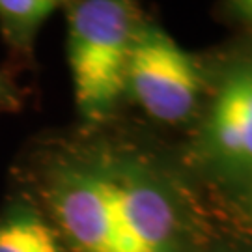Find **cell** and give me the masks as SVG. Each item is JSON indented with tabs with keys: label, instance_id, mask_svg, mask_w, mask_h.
Wrapping results in <instances>:
<instances>
[{
	"label": "cell",
	"instance_id": "1",
	"mask_svg": "<svg viewBox=\"0 0 252 252\" xmlns=\"http://www.w3.org/2000/svg\"><path fill=\"white\" fill-rule=\"evenodd\" d=\"M43 192L75 252H206L217 202L180 152L84 126L41 155Z\"/></svg>",
	"mask_w": 252,
	"mask_h": 252
},
{
	"label": "cell",
	"instance_id": "2",
	"mask_svg": "<svg viewBox=\"0 0 252 252\" xmlns=\"http://www.w3.org/2000/svg\"><path fill=\"white\" fill-rule=\"evenodd\" d=\"M209 62V84L181 155L217 204L252 183V36L243 34Z\"/></svg>",
	"mask_w": 252,
	"mask_h": 252
},
{
	"label": "cell",
	"instance_id": "3",
	"mask_svg": "<svg viewBox=\"0 0 252 252\" xmlns=\"http://www.w3.org/2000/svg\"><path fill=\"white\" fill-rule=\"evenodd\" d=\"M67 62L82 126H103L124 103L129 53L144 13L138 0H67Z\"/></svg>",
	"mask_w": 252,
	"mask_h": 252
},
{
	"label": "cell",
	"instance_id": "4",
	"mask_svg": "<svg viewBox=\"0 0 252 252\" xmlns=\"http://www.w3.org/2000/svg\"><path fill=\"white\" fill-rule=\"evenodd\" d=\"M207 84V56L189 53L144 17L127 60L124 101H131L155 124L189 129L204 105Z\"/></svg>",
	"mask_w": 252,
	"mask_h": 252
},
{
	"label": "cell",
	"instance_id": "5",
	"mask_svg": "<svg viewBox=\"0 0 252 252\" xmlns=\"http://www.w3.org/2000/svg\"><path fill=\"white\" fill-rule=\"evenodd\" d=\"M67 0H0V34L11 53L32 58L41 25Z\"/></svg>",
	"mask_w": 252,
	"mask_h": 252
},
{
	"label": "cell",
	"instance_id": "6",
	"mask_svg": "<svg viewBox=\"0 0 252 252\" xmlns=\"http://www.w3.org/2000/svg\"><path fill=\"white\" fill-rule=\"evenodd\" d=\"M0 252H63L51 226L32 211H17L0 222Z\"/></svg>",
	"mask_w": 252,
	"mask_h": 252
},
{
	"label": "cell",
	"instance_id": "7",
	"mask_svg": "<svg viewBox=\"0 0 252 252\" xmlns=\"http://www.w3.org/2000/svg\"><path fill=\"white\" fill-rule=\"evenodd\" d=\"M206 252H252V232L217 204L215 226Z\"/></svg>",
	"mask_w": 252,
	"mask_h": 252
},
{
	"label": "cell",
	"instance_id": "8",
	"mask_svg": "<svg viewBox=\"0 0 252 252\" xmlns=\"http://www.w3.org/2000/svg\"><path fill=\"white\" fill-rule=\"evenodd\" d=\"M219 206L226 209L234 219H237L249 232H252V183H249L235 198Z\"/></svg>",
	"mask_w": 252,
	"mask_h": 252
},
{
	"label": "cell",
	"instance_id": "9",
	"mask_svg": "<svg viewBox=\"0 0 252 252\" xmlns=\"http://www.w3.org/2000/svg\"><path fill=\"white\" fill-rule=\"evenodd\" d=\"M228 19L243 28V34L252 36V0H224Z\"/></svg>",
	"mask_w": 252,
	"mask_h": 252
},
{
	"label": "cell",
	"instance_id": "10",
	"mask_svg": "<svg viewBox=\"0 0 252 252\" xmlns=\"http://www.w3.org/2000/svg\"><path fill=\"white\" fill-rule=\"evenodd\" d=\"M23 105V94L6 73L0 71V112H13Z\"/></svg>",
	"mask_w": 252,
	"mask_h": 252
}]
</instances>
